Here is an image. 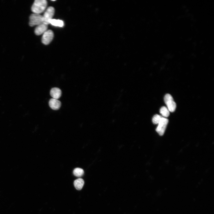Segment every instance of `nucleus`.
I'll return each instance as SVG.
<instances>
[{"instance_id":"nucleus-4","label":"nucleus","mask_w":214,"mask_h":214,"mask_svg":"<svg viewBox=\"0 0 214 214\" xmlns=\"http://www.w3.org/2000/svg\"><path fill=\"white\" fill-rule=\"evenodd\" d=\"M55 10L52 7H48L44 12L43 16V23L48 25L49 24V21L52 19L54 15Z\"/></svg>"},{"instance_id":"nucleus-13","label":"nucleus","mask_w":214,"mask_h":214,"mask_svg":"<svg viewBox=\"0 0 214 214\" xmlns=\"http://www.w3.org/2000/svg\"><path fill=\"white\" fill-rule=\"evenodd\" d=\"M84 173V170L82 169L79 168H75L73 171L74 175L77 177H80L82 176Z\"/></svg>"},{"instance_id":"nucleus-11","label":"nucleus","mask_w":214,"mask_h":214,"mask_svg":"<svg viewBox=\"0 0 214 214\" xmlns=\"http://www.w3.org/2000/svg\"><path fill=\"white\" fill-rule=\"evenodd\" d=\"M49 24L55 26L59 27H62L64 25V22L62 20L53 19L50 20Z\"/></svg>"},{"instance_id":"nucleus-9","label":"nucleus","mask_w":214,"mask_h":214,"mask_svg":"<svg viewBox=\"0 0 214 214\" xmlns=\"http://www.w3.org/2000/svg\"><path fill=\"white\" fill-rule=\"evenodd\" d=\"M50 94L53 98L57 99H59L62 95V92L60 89L58 88L54 87L51 89Z\"/></svg>"},{"instance_id":"nucleus-2","label":"nucleus","mask_w":214,"mask_h":214,"mask_svg":"<svg viewBox=\"0 0 214 214\" xmlns=\"http://www.w3.org/2000/svg\"><path fill=\"white\" fill-rule=\"evenodd\" d=\"M29 24L30 26H38L43 23V16L40 14L33 13L29 17Z\"/></svg>"},{"instance_id":"nucleus-5","label":"nucleus","mask_w":214,"mask_h":214,"mask_svg":"<svg viewBox=\"0 0 214 214\" xmlns=\"http://www.w3.org/2000/svg\"><path fill=\"white\" fill-rule=\"evenodd\" d=\"M168 122L167 119L162 117L156 129V131L160 135L162 136L164 134Z\"/></svg>"},{"instance_id":"nucleus-14","label":"nucleus","mask_w":214,"mask_h":214,"mask_svg":"<svg viewBox=\"0 0 214 214\" xmlns=\"http://www.w3.org/2000/svg\"><path fill=\"white\" fill-rule=\"evenodd\" d=\"M162 117L158 114H155L154 116L152 118V122L155 124H157L159 123Z\"/></svg>"},{"instance_id":"nucleus-8","label":"nucleus","mask_w":214,"mask_h":214,"mask_svg":"<svg viewBox=\"0 0 214 214\" xmlns=\"http://www.w3.org/2000/svg\"><path fill=\"white\" fill-rule=\"evenodd\" d=\"M49 105L50 108L52 109L57 110L60 108L61 103L59 100L52 98L49 100Z\"/></svg>"},{"instance_id":"nucleus-6","label":"nucleus","mask_w":214,"mask_h":214,"mask_svg":"<svg viewBox=\"0 0 214 214\" xmlns=\"http://www.w3.org/2000/svg\"><path fill=\"white\" fill-rule=\"evenodd\" d=\"M54 36V33L52 30H47L43 34L42 38V43L45 45L49 44L52 40Z\"/></svg>"},{"instance_id":"nucleus-10","label":"nucleus","mask_w":214,"mask_h":214,"mask_svg":"<svg viewBox=\"0 0 214 214\" xmlns=\"http://www.w3.org/2000/svg\"><path fill=\"white\" fill-rule=\"evenodd\" d=\"M84 183V181L82 179L79 178L74 181V185L75 188L79 190L83 188Z\"/></svg>"},{"instance_id":"nucleus-7","label":"nucleus","mask_w":214,"mask_h":214,"mask_svg":"<svg viewBox=\"0 0 214 214\" xmlns=\"http://www.w3.org/2000/svg\"><path fill=\"white\" fill-rule=\"evenodd\" d=\"M48 28L47 25L42 23L37 26L35 29L34 33L37 35H40L47 30Z\"/></svg>"},{"instance_id":"nucleus-12","label":"nucleus","mask_w":214,"mask_h":214,"mask_svg":"<svg viewBox=\"0 0 214 214\" xmlns=\"http://www.w3.org/2000/svg\"><path fill=\"white\" fill-rule=\"evenodd\" d=\"M160 112L164 117H168L169 115V111L165 106H163L160 109Z\"/></svg>"},{"instance_id":"nucleus-1","label":"nucleus","mask_w":214,"mask_h":214,"mask_svg":"<svg viewBox=\"0 0 214 214\" xmlns=\"http://www.w3.org/2000/svg\"><path fill=\"white\" fill-rule=\"evenodd\" d=\"M47 5L46 0H36L32 7L31 10L34 13L40 14L44 11Z\"/></svg>"},{"instance_id":"nucleus-3","label":"nucleus","mask_w":214,"mask_h":214,"mask_svg":"<svg viewBox=\"0 0 214 214\" xmlns=\"http://www.w3.org/2000/svg\"><path fill=\"white\" fill-rule=\"evenodd\" d=\"M164 101L169 111L171 112L174 111L176 105L172 96L169 94H166L164 97Z\"/></svg>"}]
</instances>
